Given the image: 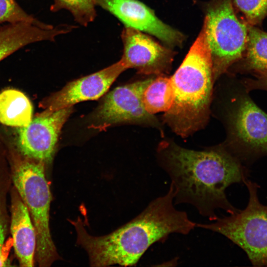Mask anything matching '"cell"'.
<instances>
[{"label":"cell","instance_id":"277c9868","mask_svg":"<svg viewBox=\"0 0 267 267\" xmlns=\"http://www.w3.org/2000/svg\"><path fill=\"white\" fill-rule=\"evenodd\" d=\"M28 159L20 161L12 167V184L26 206L34 225L37 262L40 267H48L59 258L49 228L51 195L44 163Z\"/></svg>","mask_w":267,"mask_h":267},{"label":"cell","instance_id":"30bf717a","mask_svg":"<svg viewBox=\"0 0 267 267\" xmlns=\"http://www.w3.org/2000/svg\"><path fill=\"white\" fill-rule=\"evenodd\" d=\"M123 54L121 60L127 69L134 68L144 75H164L171 69L174 52L147 35L125 27L121 33Z\"/></svg>","mask_w":267,"mask_h":267},{"label":"cell","instance_id":"9a60e30c","mask_svg":"<svg viewBox=\"0 0 267 267\" xmlns=\"http://www.w3.org/2000/svg\"><path fill=\"white\" fill-rule=\"evenodd\" d=\"M33 107L21 91L8 89L0 93V122L17 127L27 126L32 119Z\"/></svg>","mask_w":267,"mask_h":267},{"label":"cell","instance_id":"ac0fdd59","mask_svg":"<svg viewBox=\"0 0 267 267\" xmlns=\"http://www.w3.org/2000/svg\"><path fill=\"white\" fill-rule=\"evenodd\" d=\"M12 183L11 171L0 168V267L10 266L5 251V241L10 223L7 200Z\"/></svg>","mask_w":267,"mask_h":267},{"label":"cell","instance_id":"9c48e42d","mask_svg":"<svg viewBox=\"0 0 267 267\" xmlns=\"http://www.w3.org/2000/svg\"><path fill=\"white\" fill-rule=\"evenodd\" d=\"M73 111L69 106L55 111L45 109L18 131V146L27 158L51 161L60 132Z\"/></svg>","mask_w":267,"mask_h":267},{"label":"cell","instance_id":"ffe728a7","mask_svg":"<svg viewBox=\"0 0 267 267\" xmlns=\"http://www.w3.org/2000/svg\"><path fill=\"white\" fill-rule=\"evenodd\" d=\"M23 22L46 29L54 27L44 23L27 13L16 0H0V25L5 23L15 24Z\"/></svg>","mask_w":267,"mask_h":267},{"label":"cell","instance_id":"d6986e66","mask_svg":"<svg viewBox=\"0 0 267 267\" xmlns=\"http://www.w3.org/2000/svg\"><path fill=\"white\" fill-rule=\"evenodd\" d=\"M50 7L51 12L62 9L69 11L74 20L81 26H87L96 16L95 0H53Z\"/></svg>","mask_w":267,"mask_h":267},{"label":"cell","instance_id":"7c38bea8","mask_svg":"<svg viewBox=\"0 0 267 267\" xmlns=\"http://www.w3.org/2000/svg\"><path fill=\"white\" fill-rule=\"evenodd\" d=\"M127 69L120 60L99 71L69 83L62 89L42 102V106L55 111L103 96L117 78Z\"/></svg>","mask_w":267,"mask_h":267},{"label":"cell","instance_id":"3957f363","mask_svg":"<svg viewBox=\"0 0 267 267\" xmlns=\"http://www.w3.org/2000/svg\"><path fill=\"white\" fill-rule=\"evenodd\" d=\"M170 79L174 100L163 119L174 133L187 137L202 129L210 114L214 80L211 51L203 26Z\"/></svg>","mask_w":267,"mask_h":267},{"label":"cell","instance_id":"e0dca14e","mask_svg":"<svg viewBox=\"0 0 267 267\" xmlns=\"http://www.w3.org/2000/svg\"><path fill=\"white\" fill-rule=\"evenodd\" d=\"M174 100V91L170 78L159 75L154 78L145 89L142 102L150 114L168 111Z\"/></svg>","mask_w":267,"mask_h":267},{"label":"cell","instance_id":"7402d4cb","mask_svg":"<svg viewBox=\"0 0 267 267\" xmlns=\"http://www.w3.org/2000/svg\"><path fill=\"white\" fill-rule=\"evenodd\" d=\"M254 78L245 79L243 85L248 92L253 90L267 91V71L254 74Z\"/></svg>","mask_w":267,"mask_h":267},{"label":"cell","instance_id":"4fadbf2b","mask_svg":"<svg viewBox=\"0 0 267 267\" xmlns=\"http://www.w3.org/2000/svg\"><path fill=\"white\" fill-rule=\"evenodd\" d=\"M9 231L19 266H34L37 236L28 210L13 185L10 192Z\"/></svg>","mask_w":267,"mask_h":267},{"label":"cell","instance_id":"5b68a950","mask_svg":"<svg viewBox=\"0 0 267 267\" xmlns=\"http://www.w3.org/2000/svg\"><path fill=\"white\" fill-rule=\"evenodd\" d=\"M244 183L249 193L244 210L196 227L223 235L246 253L253 266L267 267V205L259 200L258 184L248 178Z\"/></svg>","mask_w":267,"mask_h":267},{"label":"cell","instance_id":"8fae6325","mask_svg":"<svg viewBox=\"0 0 267 267\" xmlns=\"http://www.w3.org/2000/svg\"><path fill=\"white\" fill-rule=\"evenodd\" d=\"M96 6L116 17L125 27L151 34L171 46L181 44L183 36L165 24L138 0H95Z\"/></svg>","mask_w":267,"mask_h":267},{"label":"cell","instance_id":"ba28073f","mask_svg":"<svg viewBox=\"0 0 267 267\" xmlns=\"http://www.w3.org/2000/svg\"><path fill=\"white\" fill-rule=\"evenodd\" d=\"M154 78L118 87L107 94L91 117V127L102 130L123 122L145 124L158 128L154 115L145 109L143 93Z\"/></svg>","mask_w":267,"mask_h":267},{"label":"cell","instance_id":"6da1fadb","mask_svg":"<svg viewBox=\"0 0 267 267\" xmlns=\"http://www.w3.org/2000/svg\"><path fill=\"white\" fill-rule=\"evenodd\" d=\"M158 152L159 164L175 189V205L191 204L211 221L218 217V209L229 214L239 210L228 201L225 190L232 184L244 183L249 172L228 150L196 151L163 141Z\"/></svg>","mask_w":267,"mask_h":267},{"label":"cell","instance_id":"2e32d148","mask_svg":"<svg viewBox=\"0 0 267 267\" xmlns=\"http://www.w3.org/2000/svg\"><path fill=\"white\" fill-rule=\"evenodd\" d=\"M247 28L242 70L254 74L267 71V33L248 23Z\"/></svg>","mask_w":267,"mask_h":267},{"label":"cell","instance_id":"8992f818","mask_svg":"<svg viewBox=\"0 0 267 267\" xmlns=\"http://www.w3.org/2000/svg\"><path fill=\"white\" fill-rule=\"evenodd\" d=\"M203 27L216 81L243 57L247 41V23L237 18L231 0H219L208 10Z\"/></svg>","mask_w":267,"mask_h":267},{"label":"cell","instance_id":"7a4b0ae2","mask_svg":"<svg viewBox=\"0 0 267 267\" xmlns=\"http://www.w3.org/2000/svg\"><path fill=\"white\" fill-rule=\"evenodd\" d=\"M175 195L170 185L167 193L153 200L136 217L106 235L89 234L80 218L71 221L77 231V243L87 252L90 266H134L155 242L165 241L171 233H189L196 222L186 212L175 207Z\"/></svg>","mask_w":267,"mask_h":267},{"label":"cell","instance_id":"52a82bcc","mask_svg":"<svg viewBox=\"0 0 267 267\" xmlns=\"http://www.w3.org/2000/svg\"><path fill=\"white\" fill-rule=\"evenodd\" d=\"M245 88V87H244ZM245 88L231 98L227 110L231 149L241 162L267 155V114L252 99Z\"/></svg>","mask_w":267,"mask_h":267},{"label":"cell","instance_id":"5bb4252c","mask_svg":"<svg viewBox=\"0 0 267 267\" xmlns=\"http://www.w3.org/2000/svg\"><path fill=\"white\" fill-rule=\"evenodd\" d=\"M62 33L58 26L46 29L23 22L0 26V61L29 44L55 41V37Z\"/></svg>","mask_w":267,"mask_h":267},{"label":"cell","instance_id":"44dd1931","mask_svg":"<svg viewBox=\"0 0 267 267\" xmlns=\"http://www.w3.org/2000/svg\"><path fill=\"white\" fill-rule=\"evenodd\" d=\"M238 9L244 15L248 24L255 25L267 16V0H233Z\"/></svg>","mask_w":267,"mask_h":267}]
</instances>
